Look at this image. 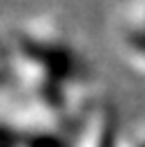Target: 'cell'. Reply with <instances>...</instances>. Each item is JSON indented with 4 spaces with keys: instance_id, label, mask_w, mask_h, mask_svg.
<instances>
[{
    "instance_id": "6da1fadb",
    "label": "cell",
    "mask_w": 145,
    "mask_h": 147,
    "mask_svg": "<svg viewBox=\"0 0 145 147\" xmlns=\"http://www.w3.org/2000/svg\"><path fill=\"white\" fill-rule=\"evenodd\" d=\"M21 51L53 83L78 80L83 76L81 60L64 44H53V41H41V39H28L25 37V39H21Z\"/></svg>"
},
{
    "instance_id": "3957f363",
    "label": "cell",
    "mask_w": 145,
    "mask_h": 147,
    "mask_svg": "<svg viewBox=\"0 0 145 147\" xmlns=\"http://www.w3.org/2000/svg\"><path fill=\"white\" fill-rule=\"evenodd\" d=\"M140 147H145V142H143V145H140Z\"/></svg>"
},
{
    "instance_id": "7a4b0ae2",
    "label": "cell",
    "mask_w": 145,
    "mask_h": 147,
    "mask_svg": "<svg viewBox=\"0 0 145 147\" xmlns=\"http://www.w3.org/2000/svg\"><path fill=\"white\" fill-rule=\"evenodd\" d=\"M127 41H129V46H131L133 51H138V53L145 55V25L129 30V32H127Z\"/></svg>"
}]
</instances>
